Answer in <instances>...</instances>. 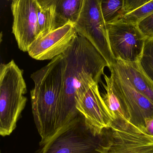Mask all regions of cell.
<instances>
[{
    "label": "cell",
    "instance_id": "19",
    "mask_svg": "<svg viewBox=\"0 0 153 153\" xmlns=\"http://www.w3.org/2000/svg\"><path fill=\"white\" fill-rule=\"evenodd\" d=\"M151 1L152 0H124L125 15L138 9Z\"/></svg>",
    "mask_w": 153,
    "mask_h": 153
},
{
    "label": "cell",
    "instance_id": "10",
    "mask_svg": "<svg viewBox=\"0 0 153 153\" xmlns=\"http://www.w3.org/2000/svg\"><path fill=\"white\" fill-rule=\"evenodd\" d=\"M77 35L74 24L69 22L37 38L30 46L27 52L36 60H52L63 53Z\"/></svg>",
    "mask_w": 153,
    "mask_h": 153
},
{
    "label": "cell",
    "instance_id": "7",
    "mask_svg": "<svg viewBox=\"0 0 153 153\" xmlns=\"http://www.w3.org/2000/svg\"><path fill=\"white\" fill-rule=\"evenodd\" d=\"M75 28L78 35L87 39L101 54L110 67L116 60L110 50L107 23L101 0H84Z\"/></svg>",
    "mask_w": 153,
    "mask_h": 153
},
{
    "label": "cell",
    "instance_id": "9",
    "mask_svg": "<svg viewBox=\"0 0 153 153\" xmlns=\"http://www.w3.org/2000/svg\"><path fill=\"white\" fill-rule=\"evenodd\" d=\"M37 2V0H12V33L22 52H28L39 36Z\"/></svg>",
    "mask_w": 153,
    "mask_h": 153
},
{
    "label": "cell",
    "instance_id": "15",
    "mask_svg": "<svg viewBox=\"0 0 153 153\" xmlns=\"http://www.w3.org/2000/svg\"><path fill=\"white\" fill-rule=\"evenodd\" d=\"M106 85L102 82L106 92L102 95V98L110 111L114 120H125L129 122L126 118L120 102L113 90L110 77L103 74Z\"/></svg>",
    "mask_w": 153,
    "mask_h": 153
},
{
    "label": "cell",
    "instance_id": "2",
    "mask_svg": "<svg viewBox=\"0 0 153 153\" xmlns=\"http://www.w3.org/2000/svg\"><path fill=\"white\" fill-rule=\"evenodd\" d=\"M63 54L51 60L44 67L31 74L34 87L31 91L34 122L43 146L63 129L60 101L63 78Z\"/></svg>",
    "mask_w": 153,
    "mask_h": 153
},
{
    "label": "cell",
    "instance_id": "3",
    "mask_svg": "<svg viewBox=\"0 0 153 153\" xmlns=\"http://www.w3.org/2000/svg\"><path fill=\"white\" fill-rule=\"evenodd\" d=\"M27 92L23 71L13 60L0 66V135L9 136L24 108Z\"/></svg>",
    "mask_w": 153,
    "mask_h": 153
},
{
    "label": "cell",
    "instance_id": "14",
    "mask_svg": "<svg viewBox=\"0 0 153 153\" xmlns=\"http://www.w3.org/2000/svg\"><path fill=\"white\" fill-rule=\"evenodd\" d=\"M37 14L39 27L37 38L59 28L55 10L53 5L43 6L37 0Z\"/></svg>",
    "mask_w": 153,
    "mask_h": 153
},
{
    "label": "cell",
    "instance_id": "4",
    "mask_svg": "<svg viewBox=\"0 0 153 153\" xmlns=\"http://www.w3.org/2000/svg\"><path fill=\"white\" fill-rule=\"evenodd\" d=\"M99 153H153V134L146 126L114 120L103 130Z\"/></svg>",
    "mask_w": 153,
    "mask_h": 153
},
{
    "label": "cell",
    "instance_id": "12",
    "mask_svg": "<svg viewBox=\"0 0 153 153\" xmlns=\"http://www.w3.org/2000/svg\"><path fill=\"white\" fill-rule=\"evenodd\" d=\"M115 63L134 87L153 102V81L143 71L139 62L117 59Z\"/></svg>",
    "mask_w": 153,
    "mask_h": 153
},
{
    "label": "cell",
    "instance_id": "5",
    "mask_svg": "<svg viewBox=\"0 0 153 153\" xmlns=\"http://www.w3.org/2000/svg\"><path fill=\"white\" fill-rule=\"evenodd\" d=\"M102 134L81 115L41 146L38 153H99Z\"/></svg>",
    "mask_w": 153,
    "mask_h": 153
},
{
    "label": "cell",
    "instance_id": "16",
    "mask_svg": "<svg viewBox=\"0 0 153 153\" xmlns=\"http://www.w3.org/2000/svg\"><path fill=\"white\" fill-rule=\"evenodd\" d=\"M139 62L146 74L153 81V37L146 39Z\"/></svg>",
    "mask_w": 153,
    "mask_h": 153
},
{
    "label": "cell",
    "instance_id": "17",
    "mask_svg": "<svg viewBox=\"0 0 153 153\" xmlns=\"http://www.w3.org/2000/svg\"><path fill=\"white\" fill-rule=\"evenodd\" d=\"M153 13V0L129 13L125 14L121 20L127 23L137 24L140 21Z\"/></svg>",
    "mask_w": 153,
    "mask_h": 153
},
{
    "label": "cell",
    "instance_id": "6",
    "mask_svg": "<svg viewBox=\"0 0 153 153\" xmlns=\"http://www.w3.org/2000/svg\"><path fill=\"white\" fill-rule=\"evenodd\" d=\"M110 81L126 119L137 125L146 126L153 118V102L138 92L115 62L109 67Z\"/></svg>",
    "mask_w": 153,
    "mask_h": 153
},
{
    "label": "cell",
    "instance_id": "18",
    "mask_svg": "<svg viewBox=\"0 0 153 153\" xmlns=\"http://www.w3.org/2000/svg\"><path fill=\"white\" fill-rule=\"evenodd\" d=\"M137 25L146 37H153V13L140 21Z\"/></svg>",
    "mask_w": 153,
    "mask_h": 153
},
{
    "label": "cell",
    "instance_id": "8",
    "mask_svg": "<svg viewBox=\"0 0 153 153\" xmlns=\"http://www.w3.org/2000/svg\"><path fill=\"white\" fill-rule=\"evenodd\" d=\"M110 47L115 60L139 62L146 38L137 24L119 20L107 24Z\"/></svg>",
    "mask_w": 153,
    "mask_h": 153
},
{
    "label": "cell",
    "instance_id": "1",
    "mask_svg": "<svg viewBox=\"0 0 153 153\" xmlns=\"http://www.w3.org/2000/svg\"><path fill=\"white\" fill-rule=\"evenodd\" d=\"M63 55L60 114L63 129L81 115L76 108L78 97L94 84L102 82L104 69L109 65L95 47L78 34Z\"/></svg>",
    "mask_w": 153,
    "mask_h": 153
},
{
    "label": "cell",
    "instance_id": "11",
    "mask_svg": "<svg viewBox=\"0 0 153 153\" xmlns=\"http://www.w3.org/2000/svg\"><path fill=\"white\" fill-rule=\"evenodd\" d=\"M98 84H94L78 97L76 108L92 126L102 133L114 119L101 95Z\"/></svg>",
    "mask_w": 153,
    "mask_h": 153
},
{
    "label": "cell",
    "instance_id": "20",
    "mask_svg": "<svg viewBox=\"0 0 153 153\" xmlns=\"http://www.w3.org/2000/svg\"><path fill=\"white\" fill-rule=\"evenodd\" d=\"M146 126L148 131L153 134V118L148 120L146 122Z\"/></svg>",
    "mask_w": 153,
    "mask_h": 153
},
{
    "label": "cell",
    "instance_id": "13",
    "mask_svg": "<svg viewBox=\"0 0 153 153\" xmlns=\"http://www.w3.org/2000/svg\"><path fill=\"white\" fill-rule=\"evenodd\" d=\"M84 1V0H38L41 5H53L54 7L59 27L69 22L75 23Z\"/></svg>",
    "mask_w": 153,
    "mask_h": 153
}]
</instances>
